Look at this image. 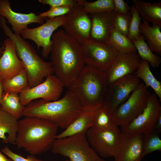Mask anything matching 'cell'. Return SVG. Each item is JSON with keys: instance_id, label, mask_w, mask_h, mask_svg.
Returning <instances> with one entry per match:
<instances>
[{"instance_id": "cell-43", "label": "cell", "mask_w": 161, "mask_h": 161, "mask_svg": "<svg viewBox=\"0 0 161 161\" xmlns=\"http://www.w3.org/2000/svg\"><path fill=\"white\" fill-rule=\"evenodd\" d=\"M0 43H1V42H0Z\"/></svg>"}, {"instance_id": "cell-35", "label": "cell", "mask_w": 161, "mask_h": 161, "mask_svg": "<svg viewBox=\"0 0 161 161\" xmlns=\"http://www.w3.org/2000/svg\"><path fill=\"white\" fill-rule=\"evenodd\" d=\"M1 151L14 161H44L37 158L35 155L30 154L26 158L15 153L6 146L1 149Z\"/></svg>"}, {"instance_id": "cell-30", "label": "cell", "mask_w": 161, "mask_h": 161, "mask_svg": "<svg viewBox=\"0 0 161 161\" xmlns=\"http://www.w3.org/2000/svg\"><path fill=\"white\" fill-rule=\"evenodd\" d=\"M77 1L89 14L114 10L113 0H97L92 2L83 0Z\"/></svg>"}, {"instance_id": "cell-18", "label": "cell", "mask_w": 161, "mask_h": 161, "mask_svg": "<svg viewBox=\"0 0 161 161\" xmlns=\"http://www.w3.org/2000/svg\"><path fill=\"white\" fill-rule=\"evenodd\" d=\"M3 45L4 49L0 58V80L2 81L12 78L25 69L18 56L13 41L7 38Z\"/></svg>"}, {"instance_id": "cell-12", "label": "cell", "mask_w": 161, "mask_h": 161, "mask_svg": "<svg viewBox=\"0 0 161 161\" xmlns=\"http://www.w3.org/2000/svg\"><path fill=\"white\" fill-rule=\"evenodd\" d=\"M65 16L62 26L64 30L81 44L89 40L91 21L89 14L82 6L77 3Z\"/></svg>"}, {"instance_id": "cell-28", "label": "cell", "mask_w": 161, "mask_h": 161, "mask_svg": "<svg viewBox=\"0 0 161 161\" xmlns=\"http://www.w3.org/2000/svg\"><path fill=\"white\" fill-rule=\"evenodd\" d=\"M107 43L120 52L128 53L137 51L132 41L114 28L109 34Z\"/></svg>"}, {"instance_id": "cell-38", "label": "cell", "mask_w": 161, "mask_h": 161, "mask_svg": "<svg viewBox=\"0 0 161 161\" xmlns=\"http://www.w3.org/2000/svg\"><path fill=\"white\" fill-rule=\"evenodd\" d=\"M154 129L155 130L157 133L160 132L161 131V114L158 118Z\"/></svg>"}, {"instance_id": "cell-19", "label": "cell", "mask_w": 161, "mask_h": 161, "mask_svg": "<svg viewBox=\"0 0 161 161\" xmlns=\"http://www.w3.org/2000/svg\"><path fill=\"white\" fill-rule=\"evenodd\" d=\"M116 13L113 10L89 14L91 24L89 39L97 42L107 43L114 28Z\"/></svg>"}, {"instance_id": "cell-41", "label": "cell", "mask_w": 161, "mask_h": 161, "mask_svg": "<svg viewBox=\"0 0 161 161\" xmlns=\"http://www.w3.org/2000/svg\"><path fill=\"white\" fill-rule=\"evenodd\" d=\"M4 49V47L3 45L0 47V58L3 54Z\"/></svg>"}, {"instance_id": "cell-20", "label": "cell", "mask_w": 161, "mask_h": 161, "mask_svg": "<svg viewBox=\"0 0 161 161\" xmlns=\"http://www.w3.org/2000/svg\"><path fill=\"white\" fill-rule=\"evenodd\" d=\"M95 110H83L63 131L56 135V139H62L86 132L92 125Z\"/></svg>"}, {"instance_id": "cell-33", "label": "cell", "mask_w": 161, "mask_h": 161, "mask_svg": "<svg viewBox=\"0 0 161 161\" xmlns=\"http://www.w3.org/2000/svg\"><path fill=\"white\" fill-rule=\"evenodd\" d=\"M131 18V13L126 15H121L116 13L114 28L118 32L128 37Z\"/></svg>"}, {"instance_id": "cell-11", "label": "cell", "mask_w": 161, "mask_h": 161, "mask_svg": "<svg viewBox=\"0 0 161 161\" xmlns=\"http://www.w3.org/2000/svg\"><path fill=\"white\" fill-rule=\"evenodd\" d=\"M65 18V15L52 18H47L43 24L33 28L28 27L22 31L21 35L24 39L34 41L38 49L42 47V57L47 58L51 49L52 36L57 28L62 26Z\"/></svg>"}, {"instance_id": "cell-4", "label": "cell", "mask_w": 161, "mask_h": 161, "mask_svg": "<svg viewBox=\"0 0 161 161\" xmlns=\"http://www.w3.org/2000/svg\"><path fill=\"white\" fill-rule=\"evenodd\" d=\"M108 87L104 72L85 65L68 88L83 110H94L101 104Z\"/></svg>"}, {"instance_id": "cell-36", "label": "cell", "mask_w": 161, "mask_h": 161, "mask_svg": "<svg viewBox=\"0 0 161 161\" xmlns=\"http://www.w3.org/2000/svg\"><path fill=\"white\" fill-rule=\"evenodd\" d=\"M38 1L44 5H48L50 7L63 6L72 7L77 3L75 0H38Z\"/></svg>"}, {"instance_id": "cell-40", "label": "cell", "mask_w": 161, "mask_h": 161, "mask_svg": "<svg viewBox=\"0 0 161 161\" xmlns=\"http://www.w3.org/2000/svg\"><path fill=\"white\" fill-rule=\"evenodd\" d=\"M3 92L4 89L3 86V81L0 80V103Z\"/></svg>"}, {"instance_id": "cell-7", "label": "cell", "mask_w": 161, "mask_h": 161, "mask_svg": "<svg viewBox=\"0 0 161 161\" xmlns=\"http://www.w3.org/2000/svg\"><path fill=\"white\" fill-rule=\"evenodd\" d=\"M160 102L155 94H151L143 111L131 122L121 127V131L144 136L153 132L161 114Z\"/></svg>"}, {"instance_id": "cell-3", "label": "cell", "mask_w": 161, "mask_h": 161, "mask_svg": "<svg viewBox=\"0 0 161 161\" xmlns=\"http://www.w3.org/2000/svg\"><path fill=\"white\" fill-rule=\"evenodd\" d=\"M58 127L42 119L25 117L18 121L16 145L30 154L38 155L51 149Z\"/></svg>"}, {"instance_id": "cell-37", "label": "cell", "mask_w": 161, "mask_h": 161, "mask_svg": "<svg viewBox=\"0 0 161 161\" xmlns=\"http://www.w3.org/2000/svg\"><path fill=\"white\" fill-rule=\"evenodd\" d=\"M114 10L116 13L121 15H126L130 13V7L124 0H113Z\"/></svg>"}, {"instance_id": "cell-34", "label": "cell", "mask_w": 161, "mask_h": 161, "mask_svg": "<svg viewBox=\"0 0 161 161\" xmlns=\"http://www.w3.org/2000/svg\"><path fill=\"white\" fill-rule=\"evenodd\" d=\"M71 7L69 6L50 7L49 10L40 13L39 15L45 18H54L66 15L69 11Z\"/></svg>"}, {"instance_id": "cell-24", "label": "cell", "mask_w": 161, "mask_h": 161, "mask_svg": "<svg viewBox=\"0 0 161 161\" xmlns=\"http://www.w3.org/2000/svg\"><path fill=\"white\" fill-rule=\"evenodd\" d=\"M118 126L114 119L112 112L104 103L95 110L91 129L98 132L109 129Z\"/></svg>"}, {"instance_id": "cell-1", "label": "cell", "mask_w": 161, "mask_h": 161, "mask_svg": "<svg viewBox=\"0 0 161 161\" xmlns=\"http://www.w3.org/2000/svg\"><path fill=\"white\" fill-rule=\"evenodd\" d=\"M51 41L50 62L54 73L68 88L85 65L81 44L62 29L54 32Z\"/></svg>"}, {"instance_id": "cell-32", "label": "cell", "mask_w": 161, "mask_h": 161, "mask_svg": "<svg viewBox=\"0 0 161 161\" xmlns=\"http://www.w3.org/2000/svg\"><path fill=\"white\" fill-rule=\"evenodd\" d=\"M130 12L131 18L128 37L132 41L135 40L140 34L139 27L142 18L139 15L134 5L133 4L130 7Z\"/></svg>"}, {"instance_id": "cell-9", "label": "cell", "mask_w": 161, "mask_h": 161, "mask_svg": "<svg viewBox=\"0 0 161 161\" xmlns=\"http://www.w3.org/2000/svg\"><path fill=\"white\" fill-rule=\"evenodd\" d=\"M81 45L85 65L104 72L119 53L107 43L97 42L89 39Z\"/></svg>"}, {"instance_id": "cell-2", "label": "cell", "mask_w": 161, "mask_h": 161, "mask_svg": "<svg viewBox=\"0 0 161 161\" xmlns=\"http://www.w3.org/2000/svg\"><path fill=\"white\" fill-rule=\"evenodd\" d=\"M83 110L78 98L68 90L62 98L56 101H32L25 106L23 116L47 120L64 129Z\"/></svg>"}, {"instance_id": "cell-39", "label": "cell", "mask_w": 161, "mask_h": 161, "mask_svg": "<svg viewBox=\"0 0 161 161\" xmlns=\"http://www.w3.org/2000/svg\"><path fill=\"white\" fill-rule=\"evenodd\" d=\"M0 161H14L12 159L7 158L0 151Z\"/></svg>"}, {"instance_id": "cell-27", "label": "cell", "mask_w": 161, "mask_h": 161, "mask_svg": "<svg viewBox=\"0 0 161 161\" xmlns=\"http://www.w3.org/2000/svg\"><path fill=\"white\" fill-rule=\"evenodd\" d=\"M132 41L142 60L148 62L151 66L154 68H157L160 66L161 62V58L153 52L141 34H140L135 40Z\"/></svg>"}, {"instance_id": "cell-5", "label": "cell", "mask_w": 161, "mask_h": 161, "mask_svg": "<svg viewBox=\"0 0 161 161\" xmlns=\"http://www.w3.org/2000/svg\"><path fill=\"white\" fill-rule=\"evenodd\" d=\"M0 26L5 35L15 43L18 56L26 71L29 87L39 84L44 78L54 73L51 63L44 61L21 35L13 32L7 25L6 19L2 16H0Z\"/></svg>"}, {"instance_id": "cell-23", "label": "cell", "mask_w": 161, "mask_h": 161, "mask_svg": "<svg viewBox=\"0 0 161 161\" xmlns=\"http://www.w3.org/2000/svg\"><path fill=\"white\" fill-rule=\"evenodd\" d=\"M133 2L141 18L148 23L161 26V1L151 3L134 0Z\"/></svg>"}, {"instance_id": "cell-8", "label": "cell", "mask_w": 161, "mask_h": 161, "mask_svg": "<svg viewBox=\"0 0 161 161\" xmlns=\"http://www.w3.org/2000/svg\"><path fill=\"white\" fill-rule=\"evenodd\" d=\"M150 94L144 83H140L128 99L112 112L116 124L122 127L136 117L145 107Z\"/></svg>"}, {"instance_id": "cell-10", "label": "cell", "mask_w": 161, "mask_h": 161, "mask_svg": "<svg viewBox=\"0 0 161 161\" xmlns=\"http://www.w3.org/2000/svg\"><path fill=\"white\" fill-rule=\"evenodd\" d=\"M121 133L118 126H116L98 132L89 128L86 132V135L90 146L100 157L114 158L119 149Z\"/></svg>"}, {"instance_id": "cell-15", "label": "cell", "mask_w": 161, "mask_h": 161, "mask_svg": "<svg viewBox=\"0 0 161 161\" xmlns=\"http://www.w3.org/2000/svg\"><path fill=\"white\" fill-rule=\"evenodd\" d=\"M140 60L136 52L119 53L105 73L108 86L122 77L132 75L137 69Z\"/></svg>"}, {"instance_id": "cell-22", "label": "cell", "mask_w": 161, "mask_h": 161, "mask_svg": "<svg viewBox=\"0 0 161 161\" xmlns=\"http://www.w3.org/2000/svg\"><path fill=\"white\" fill-rule=\"evenodd\" d=\"M161 26L149 23L144 19L139 27L140 33L147 41L148 45L153 52L161 55Z\"/></svg>"}, {"instance_id": "cell-29", "label": "cell", "mask_w": 161, "mask_h": 161, "mask_svg": "<svg viewBox=\"0 0 161 161\" xmlns=\"http://www.w3.org/2000/svg\"><path fill=\"white\" fill-rule=\"evenodd\" d=\"M4 91L20 94L29 87L25 69L12 78L3 81Z\"/></svg>"}, {"instance_id": "cell-21", "label": "cell", "mask_w": 161, "mask_h": 161, "mask_svg": "<svg viewBox=\"0 0 161 161\" xmlns=\"http://www.w3.org/2000/svg\"><path fill=\"white\" fill-rule=\"evenodd\" d=\"M18 119L0 109V139L4 143L16 144Z\"/></svg>"}, {"instance_id": "cell-14", "label": "cell", "mask_w": 161, "mask_h": 161, "mask_svg": "<svg viewBox=\"0 0 161 161\" xmlns=\"http://www.w3.org/2000/svg\"><path fill=\"white\" fill-rule=\"evenodd\" d=\"M140 83L139 79L133 75L117 79L108 86L102 103L113 112L128 99Z\"/></svg>"}, {"instance_id": "cell-16", "label": "cell", "mask_w": 161, "mask_h": 161, "mask_svg": "<svg viewBox=\"0 0 161 161\" xmlns=\"http://www.w3.org/2000/svg\"><path fill=\"white\" fill-rule=\"evenodd\" d=\"M8 0H0V16L4 18L11 25L12 29L15 33L21 35L22 31L28 28L32 23L41 25L44 23L45 18L40 15L30 13L24 14L14 11Z\"/></svg>"}, {"instance_id": "cell-25", "label": "cell", "mask_w": 161, "mask_h": 161, "mask_svg": "<svg viewBox=\"0 0 161 161\" xmlns=\"http://www.w3.org/2000/svg\"><path fill=\"white\" fill-rule=\"evenodd\" d=\"M134 75L139 79H141L146 88L151 87L154 91L160 102L161 101V82L157 80L151 72L148 61L141 60L138 68Z\"/></svg>"}, {"instance_id": "cell-31", "label": "cell", "mask_w": 161, "mask_h": 161, "mask_svg": "<svg viewBox=\"0 0 161 161\" xmlns=\"http://www.w3.org/2000/svg\"><path fill=\"white\" fill-rule=\"evenodd\" d=\"M161 151V140L157 134L152 132L144 136L142 158L153 152Z\"/></svg>"}, {"instance_id": "cell-42", "label": "cell", "mask_w": 161, "mask_h": 161, "mask_svg": "<svg viewBox=\"0 0 161 161\" xmlns=\"http://www.w3.org/2000/svg\"><path fill=\"white\" fill-rule=\"evenodd\" d=\"M65 161H68L67 159H66Z\"/></svg>"}, {"instance_id": "cell-17", "label": "cell", "mask_w": 161, "mask_h": 161, "mask_svg": "<svg viewBox=\"0 0 161 161\" xmlns=\"http://www.w3.org/2000/svg\"><path fill=\"white\" fill-rule=\"evenodd\" d=\"M144 140L143 134L121 132L119 149L114 161H141Z\"/></svg>"}, {"instance_id": "cell-26", "label": "cell", "mask_w": 161, "mask_h": 161, "mask_svg": "<svg viewBox=\"0 0 161 161\" xmlns=\"http://www.w3.org/2000/svg\"><path fill=\"white\" fill-rule=\"evenodd\" d=\"M24 108L20 102L18 94L4 91L0 109L18 119L23 116Z\"/></svg>"}, {"instance_id": "cell-13", "label": "cell", "mask_w": 161, "mask_h": 161, "mask_svg": "<svg viewBox=\"0 0 161 161\" xmlns=\"http://www.w3.org/2000/svg\"><path fill=\"white\" fill-rule=\"evenodd\" d=\"M64 86L62 82L52 74L46 78L45 80L39 84L28 87L19 94L20 102L26 106L33 100L41 99L47 101L59 99Z\"/></svg>"}, {"instance_id": "cell-6", "label": "cell", "mask_w": 161, "mask_h": 161, "mask_svg": "<svg viewBox=\"0 0 161 161\" xmlns=\"http://www.w3.org/2000/svg\"><path fill=\"white\" fill-rule=\"evenodd\" d=\"M52 152L67 157L68 161H106L90 145L86 132L56 139Z\"/></svg>"}]
</instances>
